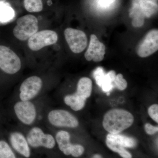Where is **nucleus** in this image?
I'll return each instance as SVG.
<instances>
[{
  "mask_svg": "<svg viewBox=\"0 0 158 158\" xmlns=\"http://www.w3.org/2000/svg\"><path fill=\"white\" fill-rule=\"evenodd\" d=\"M91 158H103L102 156L101 155L98 154H94V155Z\"/></svg>",
  "mask_w": 158,
  "mask_h": 158,
  "instance_id": "nucleus-29",
  "label": "nucleus"
},
{
  "mask_svg": "<svg viewBox=\"0 0 158 158\" xmlns=\"http://www.w3.org/2000/svg\"><path fill=\"white\" fill-rule=\"evenodd\" d=\"M156 0H132L129 16L132 19V24L135 27L143 26L146 18H149L158 11Z\"/></svg>",
  "mask_w": 158,
  "mask_h": 158,
  "instance_id": "nucleus-2",
  "label": "nucleus"
},
{
  "mask_svg": "<svg viewBox=\"0 0 158 158\" xmlns=\"http://www.w3.org/2000/svg\"><path fill=\"white\" fill-rule=\"evenodd\" d=\"M38 30V21L37 18L32 15H27L20 17L13 29V34L21 41L29 39Z\"/></svg>",
  "mask_w": 158,
  "mask_h": 158,
  "instance_id": "nucleus-3",
  "label": "nucleus"
},
{
  "mask_svg": "<svg viewBox=\"0 0 158 158\" xmlns=\"http://www.w3.org/2000/svg\"><path fill=\"white\" fill-rule=\"evenodd\" d=\"M42 86V80L40 77H29L23 81L20 87V100L26 101L33 99L39 94Z\"/></svg>",
  "mask_w": 158,
  "mask_h": 158,
  "instance_id": "nucleus-9",
  "label": "nucleus"
},
{
  "mask_svg": "<svg viewBox=\"0 0 158 158\" xmlns=\"http://www.w3.org/2000/svg\"><path fill=\"white\" fill-rule=\"evenodd\" d=\"M64 35L69 48L74 53L82 52L87 47L88 39L83 31L68 28L65 30Z\"/></svg>",
  "mask_w": 158,
  "mask_h": 158,
  "instance_id": "nucleus-10",
  "label": "nucleus"
},
{
  "mask_svg": "<svg viewBox=\"0 0 158 158\" xmlns=\"http://www.w3.org/2000/svg\"><path fill=\"white\" fill-rule=\"evenodd\" d=\"M145 132L148 135H152L158 131V126H154L149 123H147L144 125Z\"/></svg>",
  "mask_w": 158,
  "mask_h": 158,
  "instance_id": "nucleus-27",
  "label": "nucleus"
},
{
  "mask_svg": "<svg viewBox=\"0 0 158 158\" xmlns=\"http://www.w3.org/2000/svg\"><path fill=\"white\" fill-rule=\"evenodd\" d=\"M23 158V157H19V158Z\"/></svg>",
  "mask_w": 158,
  "mask_h": 158,
  "instance_id": "nucleus-31",
  "label": "nucleus"
},
{
  "mask_svg": "<svg viewBox=\"0 0 158 158\" xmlns=\"http://www.w3.org/2000/svg\"><path fill=\"white\" fill-rule=\"evenodd\" d=\"M14 110L18 119L26 125H31L37 118V109L31 101L16 102L14 105Z\"/></svg>",
  "mask_w": 158,
  "mask_h": 158,
  "instance_id": "nucleus-7",
  "label": "nucleus"
},
{
  "mask_svg": "<svg viewBox=\"0 0 158 158\" xmlns=\"http://www.w3.org/2000/svg\"><path fill=\"white\" fill-rule=\"evenodd\" d=\"M0 158H17L11 145L4 140L0 141Z\"/></svg>",
  "mask_w": 158,
  "mask_h": 158,
  "instance_id": "nucleus-21",
  "label": "nucleus"
},
{
  "mask_svg": "<svg viewBox=\"0 0 158 158\" xmlns=\"http://www.w3.org/2000/svg\"><path fill=\"white\" fill-rule=\"evenodd\" d=\"M65 104L70 107L74 111L82 110L86 104V99L83 98L75 93L66 95L64 98Z\"/></svg>",
  "mask_w": 158,
  "mask_h": 158,
  "instance_id": "nucleus-16",
  "label": "nucleus"
},
{
  "mask_svg": "<svg viewBox=\"0 0 158 158\" xmlns=\"http://www.w3.org/2000/svg\"><path fill=\"white\" fill-rule=\"evenodd\" d=\"M148 114L153 120L158 123V105L153 104L148 109Z\"/></svg>",
  "mask_w": 158,
  "mask_h": 158,
  "instance_id": "nucleus-26",
  "label": "nucleus"
},
{
  "mask_svg": "<svg viewBox=\"0 0 158 158\" xmlns=\"http://www.w3.org/2000/svg\"><path fill=\"white\" fill-rule=\"evenodd\" d=\"M15 17V12L11 5L6 2H0V23H6Z\"/></svg>",
  "mask_w": 158,
  "mask_h": 158,
  "instance_id": "nucleus-18",
  "label": "nucleus"
},
{
  "mask_svg": "<svg viewBox=\"0 0 158 158\" xmlns=\"http://www.w3.org/2000/svg\"><path fill=\"white\" fill-rule=\"evenodd\" d=\"M114 85L117 89L120 90H123L127 87V82L123 78V76L121 73L118 74L115 77L114 81Z\"/></svg>",
  "mask_w": 158,
  "mask_h": 158,
  "instance_id": "nucleus-23",
  "label": "nucleus"
},
{
  "mask_svg": "<svg viewBox=\"0 0 158 158\" xmlns=\"http://www.w3.org/2000/svg\"><path fill=\"white\" fill-rule=\"evenodd\" d=\"M106 74L104 70L101 67H98L93 72V76L96 81L97 84L100 87L102 80Z\"/></svg>",
  "mask_w": 158,
  "mask_h": 158,
  "instance_id": "nucleus-24",
  "label": "nucleus"
},
{
  "mask_svg": "<svg viewBox=\"0 0 158 158\" xmlns=\"http://www.w3.org/2000/svg\"><path fill=\"white\" fill-rule=\"evenodd\" d=\"M21 68V62L15 52L5 46L0 45V69L9 74L17 73Z\"/></svg>",
  "mask_w": 158,
  "mask_h": 158,
  "instance_id": "nucleus-5",
  "label": "nucleus"
},
{
  "mask_svg": "<svg viewBox=\"0 0 158 158\" xmlns=\"http://www.w3.org/2000/svg\"><path fill=\"white\" fill-rule=\"evenodd\" d=\"M116 76V72L114 70H111L106 73L102 80L100 87L104 92L107 93L108 95H109L110 91L114 88L113 83H114Z\"/></svg>",
  "mask_w": 158,
  "mask_h": 158,
  "instance_id": "nucleus-19",
  "label": "nucleus"
},
{
  "mask_svg": "<svg viewBox=\"0 0 158 158\" xmlns=\"http://www.w3.org/2000/svg\"><path fill=\"white\" fill-rule=\"evenodd\" d=\"M6 0H0V2H6Z\"/></svg>",
  "mask_w": 158,
  "mask_h": 158,
  "instance_id": "nucleus-30",
  "label": "nucleus"
},
{
  "mask_svg": "<svg viewBox=\"0 0 158 158\" xmlns=\"http://www.w3.org/2000/svg\"><path fill=\"white\" fill-rule=\"evenodd\" d=\"M116 0H98L100 6L102 8H107L113 5Z\"/></svg>",
  "mask_w": 158,
  "mask_h": 158,
  "instance_id": "nucleus-28",
  "label": "nucleus"
},
{
  "mask_svg": "<svg viewBox=\"0 0 158 158\" xmlns=\"http://www.w3.org/2000/svg\"><path fill=\"white\" fill-rule=\"evenodd\" d=\"M10 145L15 152L24 158H30L31 148L25 136L19 131L13 132L9 136Z\"/></svg>",
  "mask_w": 158,
  "mask_h": 158,
  "instance_id": "nucleus-12",
  "label": "nucleus"
},
{
  "mask_svg": "<svg viewBox=\"0 0 158 158\" xmlns=\"http://www.w3.org/2000/svg\"><path fill=\"white\" fill-rule=\"evenodd\" d=\"M158 50V30L149 31L137 46L136 52L141 58H146L155 53Z\"/></svg>",
  "mask_w": 158,
  "mask_h": 158,
  "instance_id": "nucleus-11",
  "label": "nucleus"
},
{
  "mask_svg": "<svg viewBox=\"0 0 158 158\" xmlns=\"http://www.w3.org/2000/svg\"><path fill=\"white\" fill-rule=\"evenodd\" d=\"M134 117L127 110L112 109L105 114L102 125L106 131L111 134H118L130 127L133 124Z\"/></svg>",
  "mask_w": 158,
  "mask_h": 158,
  "instance_id": "nucleus-1",
  "label": "nucleus"
},
{
  "mask_svg": "<svg viewBox=\"0 0 158 158\" xmlns=\"http://www.w3.org/2000/svg\"><path fill=\"white\" fill-rule=\"evenodd\" d=\"M106 139L124 148H132L137 145V141L134 138L119 134H109L107 135Z\"/></svg>",
  "mask_w": 158,
  "mask_h": 158,
  "instance_id": "nucleus-15",
  "label": "nucleus"
},
{
  "mask_svg": "<svg viewBox=\"0 0 158 158\" xmlns=\"http://www.w3.org/2000/svg\"><path fill=\"white\" fill-rule=\"evenodd\" d=\"M24 6L26 10L30 12H38L43 8L42 0H24Z\"/></svg>",
  "mask_w": 158,
  "mask_h": 158,
  "instance_id": "nucleus-22",
  "label": "nucleus"
},
{
  "mask_svg": "<svg viewBox=\"0 0 158 158\" xmlns=\"http://www.w3.org/2000/svg\"><path fill=\"white\" fill-rule=\"evenodd\" d=\"M106 54V46L99 40L94 34H91L89 46L85 54V57L88 61L95 62L102 61Z\"/></svg>",
  "mask_w": 158,
  "mask_h": 158,
  "instance_id": "nucleus-13",
  "label": "nucleus"
},
{
  "mask_svg": "<svg viewBox=\"0 0 158 158\" xmlns=\"http://www.w3.org/2000/svg\"><path fill=\"white\" fill-rule=\"evenodd\" d=\"M92 90V81L89 78L84 77L78 81L75 93L79 96L87 99L91 95Z\"/></svg>",
  "mask_w": 158,
  "mask_h": 158,
  "instance_id": "nucleus-17",
  "label": "nucleus"
},
{
  "mask_svg": "<svg viewBox=\"0 0 158 158\" xmlns=\"http://www.w3.org/2000/svg\"><path fill=\"white\" fill-rule=\"evenodd\" d=\"M48 119L53 126L74 128L79 126L77 118L68 111L63 110H51L48 114Z\"/></svg>",
  "mask_w": 158,
  "mask_h": 158,
  "instance_id": "nucleus-6",
  "label": "nucleus"
},
{
  "mask_svg": "<svg viewBox=\"0 0 158 158\" xmlns=\"http://www.w3.org/2000/svg\"><path fill=\"white\" fill-rule=\"evenodd\" d=\"M85 151V148L81 144H73L71 152V156L73 157H79L84 154Z\"/></svg>",
  "mask_w": 158,
  "mask_h": 158,
  "instance_id": "nucleus-25",
  "label": "nucleus"
},
{
  "mask_svg": "<svg viewBox=\"0 0 158 158\" xmlns=\"http://www.w3.org/2000/svg\"><path fill=\"white\" fill-rule=\"evenodd\" d=\"M106 144L109 148L114 152L118 153L119 155L123 158H132V156L131 153L119 144L106 139Z\"/></svg>",
  "mask_w": 158,
  "mask_h": 158,
  "instance_id": "nucleus-20",
  "label": "nucleus"
},
{
  "mask_svg": "<svg viewBox=\"0 0 158 158\" xmlns=\"http://www.w3.org/2000/svg\"><path fill=\"white\" fill-rule=\"evenodd\" d=\"M58 34L51 30H44L37 32L28 41V46L31 50L39 51L48 46L52 45L57 42Z\"/></svg>",
  "mask_w": 158,
  "mask_h": 158,
  "instance_id": "nucleus-8",
  "label": "nucleus"
},
{
  "mask_svg": "<svg viewBox=\"0 0 158 158\" xmlns=\"http://www.w3.org/2000/svg\"><path fill=\"white\" fill-rule=\"evenodd\" d=\"M31 148H43L45 149H53L56 145L55 137L50 134H46L41 128L32 127L29 131L27 137Z\"/></svg>",
  "mask_w": 158,
  "mask_h": 158,
  "instance_id": "nucleus-4",
  "label": "nucleus"
},
{
  "mask_svg": "<svg viewBox=\"0 0 158 158\" xmlns=\"http://www.w3.org/2000/svg\"><path fill=\"white\" fill-rule=\"evenodd\" d=\"M69 133L65 131L57 132L55 137L58 148L60 151L65 156L71 155L73 144L71 143Z\"/></svg>",
  "mask_w": 158,
  "mask_h": 158,
  "instance_id": "nucleus-14",
  "label": "nucleus"
}]
</instances>
